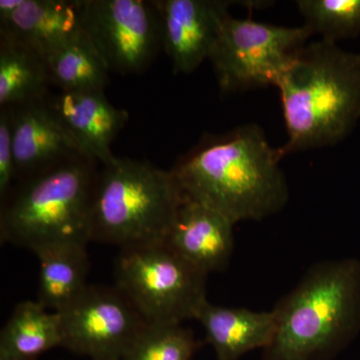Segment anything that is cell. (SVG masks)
Masks as SVG:
<instances>
[{
	"label": "cell",
	"instance_id": "8fae6325",
	"mask_svg": "<svg viewBox=\"0 0 360 360\" xmlns=\"http://www.w3.org/2000/svg\"><path fill=\"white\" fill-rule=\"evenodd\" d=\"M44 101L82 155L101 165L115 160L111 143L129 116L112 105L104 92H49Z\"/></svg>",
	"mask_w": 360,
	"mask_h": 360
},
{
	"label": "cell",
	"instance_id": "52a82bcc",
	"mask_svg": "<svg viewBox=\"0 0 360 360\" xmlns=\"http://www.w3.org/2000/svg\"><path fill=\"white\" fill-rule=\"evenodd\" d=\"M312 32L229 16L210 58L224 94L276 86Z\"/></svg>",
	"mask_w": 360,
	"mask_h": 360
},
{
	"label": "cell",
	"instance_id": "8992f818",
	"mask_svg": "<svg viewBox=\"0 0 360 360\" xmlns=\"http://www.w3.org/2000/svg\"><path fill=\"white\" fill-rule=\"evenodd\" d=\"M115 286L127 296L148 323L182 324L195 319L207 302V276L165 243L120 250Z\"/></svg>",
	"mask_w": 360,
	"mask_h": 360
},
{
	"label": "cell",
	"instance_id": "277c9868",
	"mask_svg": "<svg viewBox=\"0 0 360 360\" xmlns=\"http://www.w3.org/2000/svg\"><path fill=\"white\" fill-rule=\"evenodd\" d=\"M97 163L78 155L14 184L1 202V243L33 253L63 243L89 245Z\"/></svg>",
	"mask_w": 360,
	"mask_h": 360
},
{
	"label": "cell",
	"instance_id": "e0dca14e",
	"mask_svg": "<svg viewBox=\"0 0 360 360\" xmlns=\"http://www.w3.org/2000/svg\"><path fill=\"white\" fill-rule=\"evenodd\" d=\"M63 347L60 316L39 302L18 303L0 333V356L37 360L54 347Z\"/></svg>",
	"mask_w": 360,
	"mask_h": 360
},
{
	"label": "cell",
	"instance_id": "ac0fdd59",
	"mask_svg": "<svg viewBox=\"0 0 360 360\" xmlns=\"http://www.w3.org/2000/svg\"><path fill=\"white\" fill-rule=\"evenodd\" d=\"M51 84L59 91H103L110 84L103 59L84 32L44 58Z\"/></svg>",
	"mask_w": 360,
	"mask_h": 360
},
{
	"label": "cell",
	"instance_id": "4fadbf2b",
	"mask_svg": "<svg viewBox=\"0 0 360 360\" xmlns=\"http://www.w3.org/2000/svg\"><path fill=\"white\" fill-rule=\"evenodd\" d=\"M234 225L217 210L184 198L165 243L208 276L229 265L234 246Z\"/></svg>",
	"mask_w": 360,
	"mask_h": 360
},
{
	"label": "cell",
	"instance_id": "2e32d148",
	"mask_svg": "<svg viewBox=\"0 0 360 360\" xmlns=\"http://www.w3.org/2000/svg\"><path fill=\"white\" fill-rule=\"evenodd\" d=\"M86 246L63 243L34 253L40 265L37 302L45 309L61 311L86 290L89 269Z\"/></svg>",
	"mask_w": 360,
	"mask_h": 360
},
{
	"label": "cell",
	"instance_id": "3957f363",
	"mask_svg": "<svg viewBox=\"0 0 360 360\" xmlns=\"http://www.w3.org/2000/svg\"><path fill=\"white\" fill-rule=\"evenodd\" d=\"M274 314L262 360L333 359L360 331V260L314 264Z\"/></svg>",
	"mask_w": 360,
	"mask_h": 360
},
{
	"label": "cell",
	"instance_id": "7c38bea8",
	"mask_svg": "<svg viewBox=\"0 0 360 360\" xmlns=\"http://www.w3.org/2000/svg\"><path fill=\"white\" fill-rule=\"evenodd\" d=\"M9 108L14 184L44 174L71 158L84 155L49 110L44 98Z\"/></svg>",
	"mask_w": 360,
	"mask_h": 360
},
{
	"label": "cell",
	"instance_id": "9a60e30c",
	"mask_svg": "<svg viewBox=\"0 0 360 360\" xmlns=\"http://www.w3.org/2000/svg\"><path fill=\"white\" fill-rule=\"evenodd\" d=\"M206 341L219 360H238L252 350L264 349L271 341L276 317L271 311H253L205 302L196 315Z\"/></svg>",
	"mask_w": 360,
	"mask_h": 360
},
{
	"label": "cell",
	"instance_id": "5b68a950",
	"mask_svg": "<svg viewBox=\"0 0 360 360\" xmlns=\"http://www.w3.org/2000/svg\"><path fill=\"white\" fill-rule=\"evenodd\" d=\"M182 200L170 170L146 160L115 158L97 175L90 241L120 250L165 243Z\"/></svg>",
	"mask_w": 360,
	"mask_h": 360
},
{
	"label": "cell",
	"instance_id": "7402d4cb",
	"mask_svg": "<svg viewBox=\"0 0 360 360\" xmlns=\"http://www.w3.org/2000/svg\"><path fill=\"white\" fill-rule=\"evenodd\" d=\"M15 182L11 108H0V200H6Z\"/></svg>",
	"mask_w": 360,
	"mask_h": 360
},
{
	"label": "cell",
	"instance_id": "30bf717a",
	"mask_svg": "<svg viewBox=\"0 0 360 360\" xmlns=\"http://www.w3.org/2000/svg\"><path fill=\"white\" fill-rule=\"evenodd\" d=\"M227 0H156L162 49L175 75H188L210 58L224 22L231 16Z\"/></svg>",
	"mask_w": 360,
	"mask_h": 360
},
{
	"label": "cell",
	"instance_id": "cb8c5ba5",
	"mask_svg": "<svg viewBox=\"0 0 360 360\" xmlns=\"http://www.w3.org/2000/svg\"><path fill=\"white\" fill-rule=\"evenodd\" d=\"M0 360H15V359H6V357L0 356Z\"/></svg>",
	"mask_w": 360,
	"mask_h": 360
},
{
	"label": "cell",
	"instance_id": "d6986e66",
	"mask_svg": "<svg viewBox=\"0 0 360 360\" xmlns=\"http://www.w3.org/2000/svg\"><path fill=\"white\" fill-rule=\"evenodd\" d=\"M51 84L44 58L0 37V108L40 101Z\"/></svg>",
	"mask_w": 360,
	"mask_h": 360
},
{
	"label": "cell",
	"instance_id": "6da1fadb",
	"mask_svg": "<svg viewBox=\"0 0 360 360\" xmlns=\"http://www.w3.org/2000/svg\"><path fill=\"white\" fill-rule=\"evenodd\" d=\"M281 148L257 124L203 135L170 169L182 198L208 206L234 224L281 212L290 198Z\"/></svg>",
	"mask_w": 360,
	"mask_h": 360
},
{
	"label": "cell",
	"instance_id": "44dd1931",
	"mask_svg": "<svg viewBox=\"0 0 360 360\" xmlns=\"http://www.w3.org/2000/svg\"><path fill=\"white\" fill-rule=\"evenodd\" d=\"M304 25L312 34L335 42L360 34V0H298Z\"/></svg>",
	"mask_w": 360,
	"mask_h": 360
},
{
	"label": "cell",
	"instance_id": "ffe728a7",
	"mask_svg": "<svg viewBox=\"0 0 360 360\" xmlns=\"http://www.w3.org/2000/svg\"><path fill=\"white\" fill-rule=\"evenodd\" d=\"M201 345L181 324L148 323L122 360H191Z\"/></svg>",
	"mask_w": 360,
	"mask_h": 360
},
{
	"label": "cell",
	"instance_id": "9c48e42d",
	"mask_svg": "<svg viewBox=\"0 0 360 360\" xmlns=\"http://www.w3.org/2000/svg\"><path fill=\"white\" fill-rule=\"evenodd\" d=\"M58 314L61 347L90 360H122L148 324L117 286L89 285Z\"/></svg>",
	"mask_w": 360,
	"mask_h": 360
},
{
	"label": "cell",
	"instance_id": "7a4b0ae2",
	"mask_svg": "<svg viewBox=\"0 0 360 360\" xmlns=\"http://www.w3.org/2000/svg\"><path fill=\"white\" fill-rule=\"evenodd\" d=\"M288 142L283 155L335 146L360 118V53L335 42H310L298 52L276 85Z\"/></svg>",
	"mask_w": 360,
	"mask_h": 360
},
{
	"label": "cell",
	"instance_id": "5bb4252c",
	"mask_svg": "<svg viewBox=\"0 0 360 360\" xmlns=\"http://www.w3.org/2000/svg\"><path fill=\"white\" fill-rule=\"evenodd\" d=\"M84 32L82 0H25L0 18V37L44 58Z\"/></svg>",
	"mask_w": 360,
	"mask_h": 360
},
{
	"label": "cell",
	"instance_id": "ba28073f",
	"mask_svg": "<svg viewBox=\"0 0 360 360\" xmlns=\"http://www.w3.org/2000/svg\"><path fill=\"white\" fill-rule=\"evenodd\" d=\"M82 26L108 70L122 75L148 70L162 49L156 1L82 0Z\"/></svg>",
	"mask_w": 360,
	"mask_h": 360
},
{
	"label": "cell",
	"instance_id": "603a6c76",
	"mask_svg": "<svg viewBox=\"0 0 360 360\" xmlns=\"http://www.w3.org/2000/svg\"><path fill=\"white\" fill-rule=\"evenodd\" d=\"M25 0H0V18H6L18 11Z\"/></svg>",
	"mask_w": 360,
	"mask_h": 360
}]
</instances>
